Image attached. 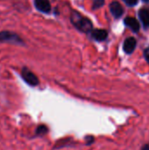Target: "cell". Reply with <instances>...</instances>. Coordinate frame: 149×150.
I'll return each instance as SVG.
<instances>
[{
    "instance_id": "6da1fadb",
    "label": "cell",
    "mask_w": 149,
    "mask_h": 150,
    "mask_svg": "<svg viewBox=\"0 0 149 150\" xmlns=\"http://www.w3.org/2000/svg\"><path fill=\"white\" fill-rule=\"evenodd\" d=\"M71 21L72 23L81 31L88 33L92 30V23L87 18L83 17L80 13L74 12L71 15Z\"/></svg>"
},
{
    "instance_id": "7a4b0ae2",
    "label": "cell",
    "mask_w": 149,
    "mask_h": 150,
    "mask_svg": "<svg viewBox=\"0 0 149 150\" xmlns=\"http://www.w3.org/2000/svg\"><path fill=\"white\" fill-rule=\"evenodd\" d=\"M21 75H22V78L29 85H31V86H36V85L39 84V79H38V77L32 71H30L29 69H27L25 68L23 69V70L21 72Z\"/></svg>"
},
{
    "instance_id": "3957f363",
    "label": "cell",
    "mask_w": 149,
    "mask_h": 150,
    "mask_svg": "<svg viewBox=\"0 0 149 150\" xmlns=\"http://www.w3.org/2000/svg\"><path fill=\"white\" fill-rule=\"evenodd\" d=\"M3 41H9L12 43H22V40L18 37L17 34L7 31L0 33V42Z\"/></svg>"
},
{
    "instance_id": "277c9868",
    "label": "cell",
    "mask_w": 149,
    "mask_h": 150,
    "mask_svg": "<svg viewBox=\"0 0 149 150\" xmlns=\"http://www.w3.org/2000/svg\"><path fill=\"white\" fill-rule=\"evenodd\" d=\"M34 4L40 11L48 13L51 11V5L48 0H35Z\"/></svg>"
},
{
    "instance_id": "5b68a950",
    "label": "cell",
    "mask_w": 149,
    "mask_h": 150,
    "mask_svg": "<svg viewBox=\"0 0 149 150\" xmlns=\"http://www.w3.org/2000/svg\"><path fill=\"white\" fill-rule=\"evenodd\" d=\"M110 10L115 18H119L123 14V8L119 2H112L110 4Z\"/></svg>"
},
{
    "instance_id": "8992f818",
    "label": "cell",
    "mask_w": 149,
    "mask_h": 150,
    "mask_svg": "<svg viewBox=\"0 0 149 150\" xmlns=\"http://www.w3.org/2000/svg\"><path fill=\"white\" fill-rule=\"evenodd\" d=\"M136 47V40L133 37L126 39L124 42V51L127 54H131L133 52Z\"/></svg>"
},
{
    "instance_id": "52a82bcc",
    "label": "cell",
    "mask_w": 149,
    "mask_h": 150,
    "mask_svg": "<svg viewBox=\"0 0 149 150\" xmlns=\"http://www.w3.org/2000/svg\"><path fill=\"white\" fill-rule=\"evenodd\" d=\"M125 24L129 26L133 32H138L139 29H140V25H139V22L137 21L136 18H132V17H127L126 19H125Z\"/></svg>"
},
{
    "instance_id": "ba28073f",
    "label": "cell",
    "mask_w": 149,
    "mask_h": 150,
    "mask_svg": "<svg viewBox=\"0 0 149 150\" xmlns=\"http://www.w3.org/2000/svg\"><path fill=\"white\" fill-rule=\"evenodd\" d=\"M92 36L96 40L102 41L107 38V32L105 30H103V29H97V30L93 31Z\"/></svg>"
},
{
    "instance_id": "9c48e42d",
    "label": "cell",
    "mask_w": 149,
    "mask_h": 150,
    "mask_svg": "<svg viewBox=\"0 0 149 150\" xmlns=\"http://www.w3.org/2000/svg\"><path fill=\"white\" fill-rule=\"evenodd\" d=\"M139 16L141 20L142 21L145 26L149 25V11L147 9H141L139 12Z\"/></svg>"
},
{
    "instance_id": "30bf717a",
    "label": "cell",
    "mask_w": 149,
    "mask_h": 150,
    "mask_svg": "<svg viewBox=\"0 0 149 150\" xmlns=\"http://www.w3.org/2000/svg\"><path fill=\"white\" fill-rule=\"evenodd\" d=\"M47 131H48L47 127L46 126H44V125H41V126L38 127V128H37V134H39V135H43V134H47Z\"/></svg>"
},
{
    "instance_id": "8fae6325",
    "label": "cell",
    "mask_w": 149,
    "mask_h": 150,
    "mask_svg": "<svg viewBox=\"0 0 149 150\" xmlns=\"http://www.w3.org/2000/svg\"><path fill=\"white\" fill-rule=\"evenodd\" d=\"M104 4H105V0H93L92 7H93V9H97V8H100L101 6H103Z\"/></svg>"
},
{
    "instance_id": "7c38bea8",
    "label": "cell",
    "mask_w": 149,
    "mask_h": 150,
    "mask_svg": "<svg viewBox=\"0 0 149 150\" xmlns=\"http://www.w3.org/2000/svg\"><path fill=\"white\" fill-rule=\"evenodd\" d=\"M124 2L129 6H133L138 3V0H124Z\"/></svg>"
},
{
    "instance_id": "4fadbf2b",
    "label": "cell",
    "mask_w": 149,
    "mask_h": 150,
    "mask_svg": "<svg viewBox=\"0 0 149 150\" xmlns=\"http://www.w3.org/2000/svg\"><path fill=\"white\" fill-rule=\"evenodd\" d=\"M144 55H145V58H146V60L148 61V62L149 63V47L148 48H147V49L145 50V52H144Z\"/></svg>"
},
{
    "instance_id": "5bb4252c",
    "label": "cell",
    "mask_w": 149,
    "mask_h": 150,
    "mask_svg": "<svg viewBox=\"0 0 149 150\" xmlns=\"http://www.w3.org/2000/svg\"><path fill=\"white\" fill-rule=\"evenodd\" d=\"M141 150H149V144H147V145H145L143 148H142V149Z\"/></svg>"
},
{
    "instance_id": "9a60e30c",
    "label": "cell",
    "mask_w": 149,
    "mask_h": 150,
    "mask_svg": "<svg viewBox=\"0 0 149 150\" xmlns=\"http://www.w3.org/2000/svg\"><path fill=\"white\" fill-rule=\"evenodd\" d=\"M144 1H146V2H148L149 0H144Z\"/></svg>"
}]
</instances>
